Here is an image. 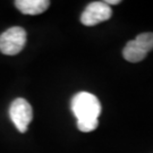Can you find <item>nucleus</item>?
<instances>
[{
    "mask_svg": "<svg viewBox=\"0 0 153 153\" xmlns=\"http://www.w3.org/2000/svg\"><path fill=\"white\" fill-rule=\"evenodd\" d=\"M9 116L19 133H25L27 131L30 123L33 119V109L31 104L25 99L17 98L10 104Z\"/></svg>",
    "mask_w": 153,
    "mask_h": 153,
    "instance_id": "7ed1b4c3",
    "label": "nucleus"
},
{
    "mask_svg": "<svg viewBox=\"0 0 153 153\" xmlns=\"http://www.w3.org/2000/svg\"><path fill=\"white\" fill-rule=\"evenodd\" d=\"M71 108L77 119V128L81 131L90 133L98 128L101 103L94 94L88 92H79L75 94L71 99Z\"/></svg>",
    "mask_w": 153,
    "mask_h": 153,
    "instance_id": "f257e3e1",
    "label": "nucleus"
},
{
    "mask_svg": "<svg viewBox=\"0 0 153 153\" xmlns=\"http://www.w3.org/2000/svg\"><path fill=\"white\" fill-rule=\"evenodd\" d=\"M112 16V10L104 1L91 2L81 15V23L85 26H95L100 23L105 22Z\"/></svg>",
    "mask_w": 153,
    "mask_h": 153,
    "instance_id": "20e7f679",
    "label": "nucleus"
},
{
    "mask_svg": "<svg viewBox=\"0 0 153 153\" xmlns=\"http://www.w3.org/2000/svg\"><path fill=\"white\" fill-rule=\"evenodd\" d=\"M148 53V51L143 49L142 47L135 41V39L128 41L124 50H123L124 58L129 62H140L146 57Z\"/></svg>",
    "mask_w": 153,
    "mask_h": 153,
    "instance_id": "423d86ee",
    "label": "nucleus"
},
{
    "mask_svg": "<svg viewBox=\"0 0 153 153\" xmlns=\"http://www.w3.org/2000/svg\"><path fill=\"white\" fill-rule=\"evenodd\" d=\"M137 43L142 47L145 51L150 52L153 50V33L152 32H145L138 34L135 39Z\"/></svg>",
    "mask_w": 153,
    "mask_h": 153,
    "instance_id": "0eeeda50",
    "label": "nucleus"
},
{
    "mask_svg": "<svg viewBox=\"0 0 153 153\" xmlns=\"http://www.w3.org/2000/svg\"><path fill=\"white\" fill-rule=\"evenodd\" d=\"M26 43V32L19 26L8 28L0 35V51L7 56L19 53Z\"/></svg>",
    "mask_w": 153,
    "mask_h": 153,
    "instance_id": "f03ea898",
    "label": "nucleus"
},
{
    "mask_svg": "<svg viewBox=\"0 0 153 153\" xmlns=\"http://www.w3.org/2000/svg\"><path fill=\"white\" fill-rule=\"evenodd\" d=\"M107 5H118V4H120V0H105L104 1Z\"/></svg>",
    "mask_w": 153,
    "mask_h": 153,
    "instance_id": "6e6552de",
    "label": "nucleus"
},
{
    "mask_svg": "<svg viewBox=\"0 0 153 153\" xmlns=\"http://www.w3.org/2000/svg\"><path fill=\"white\" fill-rule=\"evenodd\" d=\"M15 6L18 10L25 15H39L49 8L48 0H16Z\"/></svg>",
    "mask_w": 153,
    "mask_h": 153,
    "instance_id": "39448f33",
    "label": "nucleus"
}]
</instances>
